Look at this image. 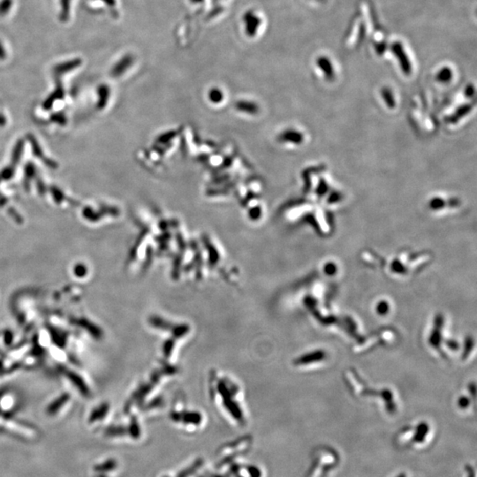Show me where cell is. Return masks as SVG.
<instances>
[{
	"label": "cell",
	"mask_w": 477,
	"mask_h": 477,
	"mask_svg": "<svg viewBox=\"0 0 477 477\" xmlns=\"http://www.w3.org/2000/svg\"><path fill=\"white\" fill-rule=\"evenodd\" d=\"M115 466H116V462L113 460H109V461H105L104 463L95 466L94 470L98 473H103L106 471L112 470L115 468Z\"/></svg>",
	"instance_id": "cell-1"
}]
</instances>
